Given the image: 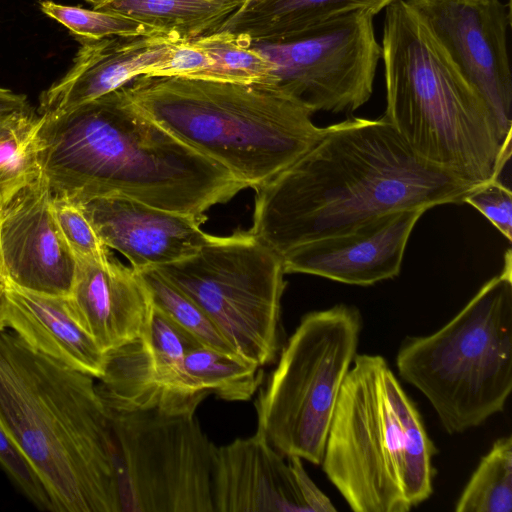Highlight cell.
Returning <instances> with one entry per match:
<instances>
[{"label": "cell", "instance_id": "8", "mask_svg": "<svg viewBox=\"0 0 512 512\" xmlns=\"http://www.w3.org/2000/svg\"><path fill=\"white\" fill-rule=\"evenodd\" d=\"M361 330L358 308L341 303L306 313L282 346L254 406L257 428L284 457L321 464Z\"/></svg>", "mask_w": 512, "mask_h": 512}, {"label": "cell", "instance_id": "28", "mask_svg": "<svg viewBox=\"0 0 512 512\" xmlns=\"http://www.w3.org/2000/svg\"><path fill=\"white\" fill-rule=\"evenodd\" d=\"M39 6L45 15L67 27L77 39L160 34L140 21L117 13L62 5L51 0L40 1Z\"/></svg>", "mask_w": 512, "mask_h": 512}, {"label": "cell", "instance_id": "31", "mask_svg": "<svg viewBox=\"0 0 512 512\" xmlns=\"http://www.w3.org/2000/svg\"><path fill=\"white\" fill-rule=\"evenodd\" d=\"M470 204L482 213L509 241L512 236V192L511 188L497 179L474 187L465 197Z\"/></svg>", "mask_w": 512, "mask_h": 512}, {"label": "cell", "instance_id": "33", "mask_svg": "<svg viewBox=\"0 0 512 512\" xmlns=\"http://www.w3.org/2000/svg\"><path fill=\"white\" fill-rule=\"evenodd\" d=\"M31 106L25 109L0 112V139L12 134L37 116Z\"/></svg>", "mask_w": 512, "mask_h": 512}, {"label": "cell", "instance_id": "12", "mask_svg": "<svg viewBox=\"0 0 512 512\" xmlns=\"http://www.w3.org/2000/svg\"><path fill=\"white\" fill-rule=\"evenodd\" d=\"M488 107L503 142L512 129L507 5L500 0H406Z\"/></svg>", "mask_w": 512, "mask_h": 512}, {"label": "cell", "instance_id": "34", "mask_svg": "<svg viewBox=\"0 0 512 512\" xmlns=\"http://www.w3.org/2000/svg\"><path fill=\"white\" fill-rule=\"evenodd\" d=\"M5 289L6 281L0 274V331L7 329L5 320Z\"/></svg>", "mask_w": 512, "mask_h": 512}, {"label": "cell", "instance_id": "17", "mask_svg": "<svg viewBox=\"0 0 512 512\" xmlns=\"http://www.w3.org/2000/svg\"><path fill=\"white\" fill-rule=\"evenodd\" d=\"M103 243L120 252L135 271L177 262L221 236L201 229L196 217L126 197L78 203Z\"/></svg>", "mask_w": 512, "mask_h": 512}, {"label": "cell", "instance_id": "22", "mask_svg": "<svg viewBox=\"0 0 512 512\" xmlns=\"http://www.w3.org/2000/svg\"><path fill=\"white\" fill-rule=\"evenodd\" d=\"M249 0H107L94 9L121 14L163 35L191 40L216 32Z\"/></svg>", "mask_w": 512, "mask_h": 512}, {"label": "cell", "instance_id": "3", "mask_svg": "<svg viewBox=\"0 0 512 512\" xmlns=\"http://www.w3.org/2000/svg\"><path fill=\"white\" fill-rule=\"evenodd\" d=\"M0 423L55 512H121L110 410L95 378L0 331Z\"/></svg>", "mask_w": 512, "mask_h": 512}, {"label": "cell", "instance_id": "6", "mask_svg": "<svg viewBox=\"0 0 512 512\" xmlns=\"http://www.w3.org/2000/svg\"><path fill=\"white\" fill-rule=\"evenodd\" d=\"M383 118L426 161L476 187L503 152L494 119L406 0L385 8Z\"/></svg>", "mask_w": 512, "mask_h": 512}, {"label": "cell", "instance_id": "26", "mask_svg": "<svg viewBox=\"0 0 512 512\" xmlns=\"http://www.w3.org/2000/svg\"><path fill=\"white\" fill-rule=\"evenodd\" d=\"M137 272L149 289L154 305L196 342L238 355L205 312L156 268Z\"/></svg>", "mask_w": 512, "mask_h": 512}, {"label": "cell", "instance_id": "15", "mask_svg": "<svg viewBox=\"0 0 512 512\" xmlns=\"http://www.w3.org/2000/svg\"><path fill=\"white\" fill-rule=\"evenodd\" d=\"M52 197L41 175L0 211V274L15 287L67 297L77 258L58 229Z\"/></svg>", "mask_w": 512, "mask_h": 512}, {"label": "cell", "instance_id": "7", "mask_svg": "<svg viewBox=\"0 0 512 512\" xmlns=\"http://www.w3.org/2000/svg\"><path fill=\"white\" fill-rule=\"evenodd\" d=\"M396 367L426 397L449 434L480 426L504 410L512 390L510 250L501 273L448 323L401 342Z\"/></svg>", "mask_w": 512, "mask_h": 512}, {"label": "cell", "instance_id": "9", "mask_svg": "<svg viewBox=\"0 0 512 512\" xmlns=\"http://www.w3.org/2000/svg\"><path fill=\"white\" fill-rule=\"evenodd\" d=\"M154 268L205 312L240 357L262 367L276 360L283 335V258L250 230Z\"/></svg>", "mask_w": 512, "mask_h": 512}, {"label": "cell", "instance_id": "32", "mask_svg": "<svg viewBox=\"0 0 512 512\" xmlns=\"http://www.w3.org/2000/svg\"><path fill=\"white\" fill-rule=\"evenodd\" d=\"M212 64V60L191 40L177 42L169 57L152 67L146 76H181L193 78Z\"/></svg>", "mask_w": 512, "mask_h": 512}, {"label": "cell", "instance_id": "1", "mask_svg": "<svg viewBox=\"0 0 512 512\" xmlns=\"http://www.w3.org/2000/svg\"><path fill=\"white\" fill-rule=\"evenodd\" d=\"M473 188L421 158L383 117H352L255 189L249 230L283 255L389 213L464 203Z\"/></svg>", "mask_w": 512, "mask_h": 512}, {"label": "cell", "instance_id": "20", "mask_svg": "<svg viewBox=\"0 0 512 512\" xmlns=\"http://www.w3.org/2000/svg\"><path fill=\"white\" fill-rule=\"evenodd\" d=\"M6 327L26 344L95 379L104 373L105 354L73 317L66 296L36 293L6 282Z\"/></svg>", "mask_w": 512, "mask_h": 512}, {"label": "cell", "instance_id": "27", "mask_svg": "<svg viewBox=\"0 0 512 512\" xmlns=\"http://www.w3.org/2000/svg\"><path fill=\"white\" fill-rule=\"evenodd\" d=\"M41 124L42 117L37 114L28 124L0 139V211L42 175Z\"/></svg>", "mask_w": 512, "mask_h": 512}, {"label": "cell", "instance_id": "29", "mask_svg": "<svg viewBox=\"0 0 512 512\" xmlns=\"http://www.w3.org/2000/svg\"><path fill=\"white\" fill-rule=\"evenodd\" d=\"M52 210L63 239L77 259L103 261L112 255L78 203L53 195Z\"/></svg>", "mask_w": 512, "mask_h": 512}, {"label": "cell", "instance_id": "18", "mask_svg": "<svg viewBox=\"0 0 512 512\" xmlns=\"http://www.w3.org/2000/svg\"><path fill=\"white\" fill-rule=\"evenodd\" d=\"M67 298L73 317L104 354L149 330L150 291L137 271L113 255L103 261L77 259Z\"/></svg>", "mask_w": 512, "mask_h": 512}, {"label": "cell", "instance_id": "13", "mask_svg": "<svg viewBox=\"0 0 512 512\" xmlns=\"http://www.w3.org/2000/svg\"><path fill=\"white\" fill-rule=\"evenodd\" d=\"M197 343L154 305L143 337L105 353L96 388L106 407L115 412L196 414L210 395L185 371V354Z\"/></svg>", "mask_w": 512, "mask_h": 512}, {"label": "cell", "instance_id": "2", "mask_svg": "<svg viewBox=\"0 0 512 512\" xmlns=\"http://www.w3.org/2000/svg\"><path fill=\"white\" fill-rule=\"evenodd\" d=\"M41 117L42 175L53 195L76 203L120 196L205 223L211 207L248 188L137 109L123 87Z\"/></svg>", "mask_w": 512, "mask_h": 512}, {"label": "cell", "instance_id": "30", "mask_svg": "<svg viewBox=\"0 0 512 512\" xmlns=\"http://www.w3.org/2000/svg\"><path fill=\"white\" fill-rule=\"evenodd\" d=\"M0 467L13 485L38 509L55 512L41 479L0 423Z\"/></svg>", "mask_w": 512, "mask_h": 512}, {"label": "cell", "instance_id": "14", "mask_svg": "<svg viewBox=\"0 0 512 512\" xmlns=\"http://www.w3.org/2000/svg\"><path fill=\"white\" fill-rule=\"evenodd\" d=\"M280 454L259 428L216 446L212 468L214 512H332L329 497L302 459Z\"/></svg>", "mask_w": 512, "mask_h": 512}, {"label": "cell", "instance_id": "21", "mask_svg": "<svg viewBox=\"0 0 512 512\" xmlns=\"http://www.w3.org/2000/svg\"><path fill=\"white\" fill-rule=\"evenodd\" d=\"M392 1L249 0L217 31L235 34L251 44L278 43L355 10L376 15Z\"/></svg>", "mask_w": 512, "mask_h": 512}, {"label": "cell", "instance_id": "16", "mask_svg": "<svg viewBox=\"0 0 512 512\" xmlns=\"http://www.w3.org/2000/svg\"><path fill=\"white\" fill-rule=\"evenodd\" d=\"M426 211L389 213L347 233L294 247L282 255L284 272L358 286L394 278L400 273L411 232Z\"/></svg>", "mask_w": 512, "mask_h": 512}, {"label": "cell", "instance_id": "24", "mask_svg": "<svg viewBox=\"0 0 512 512\" xmlns=\"http://www.w3.org/2000/svg\"><path fill=\"white\" fill-rule=\"evenodd\" d=\"M212 64L193 78L237 83L275 84V66L248 40L226 31L195 39Z\"/></svg>", "mask_w": 512, "mask_h": 512}, {"label": "cell", "instance_id": "4", "mask_svg": "<svg viewBox=\"0 0 512 512\" xmlns=\"http://www.w3.org/2000/svg\"><path fill=\"white\" fill-rule=\"evenodd\" d=\"M123 88L142 113L254 190L329 130L276 84L141 75Z\"/></svg>", "mask_w": 512, "mask_h": 512}, {"label": "cell", "instance_id": "19", "mask_svg": "<svg viewBox=\"0 0 512 512\" xmlns=\"http://www.w3.org/2000/svg\"><path fill=\"white\" fill-rule=\"evenodd\" d=\"M78 40L70 69L40 95L37 112L45 118L66 114L146 75L181 41L161 34Z\"/></svg>", "mask_w": 512, "mask_h": 512}, {"label": "cell", "instance_id": "23", "mask_svg": "<svg viewBox=\"0 0 512 512\" xmlns=\"http://www.w3.org/2000/svg\"><path fill=\"white\" fill-rule=\"evenodd\" d=\"M184 367L199 389L229 402L251 399L264 380L262 366L199 343L187 350Z\"/></svg>", "mask_w": 512, "mask_h": 512}, {"label": "cell", "instance_id": "5", "mask_svg": "<svg viewBox=\"0 0 512 512\" xmlns=\"http://www.w3.org/2000/svg\"><path fill=\"white\" fill-rule=\"evenodd\" d=\"M436 447L386 359L357 354L321 466L351 510L407 512L433 493Z\"/></svg>", "mask_w": 512, "mask_h": 512}, {"label": "cell", "instance_id": "35", "mask_svg": "<svg viewBox=\"0 0 512 512\" xmlns=\"http://www.w3.org/2000/svg\"><path fill=\"white\" fill-rule=\"evenodd\" d=\"M84 1H86V2H88V3H90V4H92V5H93V7L95 8V7L100 6L101 4H103V3H104L105 1H107V0H84Z\"/></svg>", "mask_w": 512, "mask_h": 512}, {"label": "cell", "instance_id": "10", "mask_svg": "<svg viewBox=\"0 0 512 512\" xmlns=\"http://www.w3.org/2000/svg\"><path fill=\"white\" fill-rule=\"evenodd\" d=\"M110 414L121 512H214L216 445L195 414Z\"/></svg>", "mask_w": 512, "mask_h": 512}, {"label": "cell", "instance_id": "11", "mask_svg": "<svg viewBox=\"0 0 512 512\" xmlns=\"http://www.w3.org/2000/svg\"><path fill=\"white\" fill-rule=\"evenodd\" d=\"M368 10L334 17L286 41L252 44L275 66V84L308 108L353 112L371 97L381 46Z\"/></svg>", "mask_w": 512, "mask_h": 512}, {"label": "cell", "instance_id": "25", "mask_svg": "<svg viewBox=\"0 0 512 512\" xmlns=\"http://www.w3.org/2000/svg\"><path fill=\"white\" fill-rule=\"evenodd\" d=\"M455 511H512V437L498 438L464 487Z\"/></svg>", "mask_w": 512, "mask_h": 512}]
</instances>
